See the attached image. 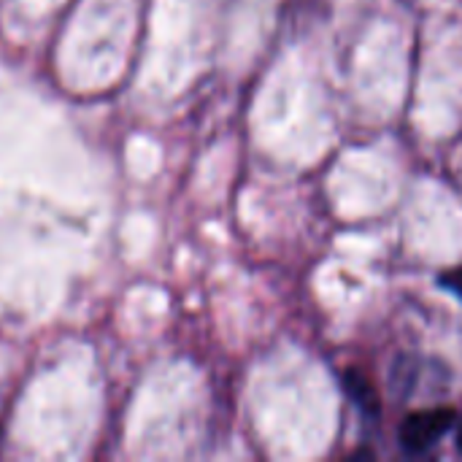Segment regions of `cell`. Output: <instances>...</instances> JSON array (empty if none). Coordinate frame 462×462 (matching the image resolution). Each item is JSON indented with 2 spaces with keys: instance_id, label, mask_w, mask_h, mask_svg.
I'll return each instance as SVG.
<instances>
[{
  "instance_id": "1",
  "label": "cell",
  "mask_w": 462,
  "mask_h": 462,
  "mask_svg": "<svg viewBox=\"0 0 462 462\" xmlns=\"http://www.w3.org/2000/svg\"><path fill=\"white\" fill-rule=\"evenodd\" d=\"M457 425V411L452 406H433V409H422V411H411L401 430V447L406 455H425L430 452L452 428Z\"/></svg>"
},
{
  "instance_id": "2",
  "label": "cell",
  "mask_w": 462,
  "mask_h": 462,
  "mask_svg": "<svg viewBox=\"0 0 462 462\" xmlns=\"http://www.w3.org/2000/svg\"><path fill=\"white\" fill-rule=\"evenodd\" d=\"M341 384H344V393L349 395V401L355 403V409L363 417H379L382 401H379L376 384L360 368H346L344 376H341Z\"/></svg>"
},
{
  "instance_id": "3",
  "label": "cell",
  "mask_w": 462,
  "mask_h": 462,
  "mask_svg": "<svg viewBox=\"0 0 462 462\" xmlns=\"http://www.w3.org/2000/svg\"><path fill=\"white\" fill-rule=\"evenodd\" d=\"M439 284H441V287H447L449 292H455V295L462 300V265L452 268V271H447V273H441V276H439Z\"/></svg>"
},
{
  "instance_id": "4",
  "label": "cell",
  "mask_w": 462,
  "mask_h": 462,
  "mask_svg": "<svg viewBox=\"0 0 462 462\" xmlns=\"http://www.w3.org/2000/svg\"><path fill=\"white\" fill-rule=\"evenodd\" d=\"M460 422V428H457V452L462 455V420H457Z\"/></svg>"
}]
</instances>
